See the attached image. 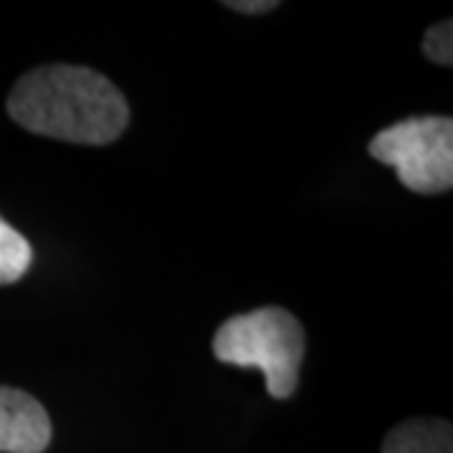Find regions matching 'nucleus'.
<instances>
[{
  "label": "nucleus",
  "instance_id": "nucleus-1",
  "mask_svg": "<svg viewBox=\"0 0 453 453\" xmlns=\"http://www.w3.org/2000/svg\"><path fill=\"white\" fill-rule=\"evenodd\" d=\"M8 113L23 129L71 144H111L129 124L124 94L83 65H43L26 73L8 96Z\"/></svg>",
  "mask_w": 453,
  "mask_h": 453
},
{
  "label": "nucleus",
  "instance_id": "nucleus-2",
  "mask_svg": "<svg viewBox=\"0 0 453 453\" xmlns=\"http://www.w3.org/2000/svg\"><path fill=\"white\" fill-rule=\"evenodd\" d=\"M214 356L219 363L265 372L267 393L290 398L305 356V333L288 310L259 308L229 318L214 335Z\"/></svg>",
  "mask_w": 453,
  "mask_h": 453
},
{
  "label": "nucleus",
  "instance_id": "nucleus-3",
  "mask_svg": "<svg viewBox=\"0 0 453 453\" xmlns=\"http://www.w3.org/2000/svg\"><path fill=\"white\" fill-rule=\"evenodd\" d=\"M372 159L393 166L416 195H441L453 187V121L413 116L378 131L368 146Z\"/></svg>",
  "mask_w": 453,
  "mask_h": 453
},
{
  "label": "nucleus",
  "instance_id": "nucleus-4",
  "mask_svg": "<svg viewBox=\"0 0 453 453\" xmlns=\"http://www.w3.org/2000/svg\"><path fill=\"white\" fill-rule=\"evenodd\" d=\"M53 426L31 393L0 386V453H43Z\"/></svg>",
  "mask_w": 453,
  "mask_h": 453
},
{
  "label": "nucleus",
  "instance_id": "nucleus-5",
  "mask_svg": "<svg viewBox=\"0 0 453 453\" xmlns=\"http://www.w3.org/2000/svg\"><path fill=\"white\" fill-rule=\"evenodd\" d=\"M383 453H453L451 423L438 418L401 423L383 441Z\"/></svg>",
  "mask_w": 453,
  "mask_h": 453
},
{
  "label": "nucleus",
  "instance_id": "nucleus-6",
  "mask_svg": "<svg viewBox=\"0 0 453 453\" xmlns=\"http://www.w3.org/2000/svg\"><path fill=\"white\" fill-rule=\"evenodd\" d=\"M33 262L31 242L0 217V285H11L28 273Z\"/></svg>",
  "mask_w": 453,
  "mask_h": 453
},
{
  "label": "nucleus",
  "instance_id": "nucleus-7",
  "mask_svg": "<svg viewBox=\"0 0 453 453\" xmlns=\"http://www.w3.org/2000/svg\"><path fill=\"white\" fill-rule=\"evenodd\" d=\"M423 53L438 65L453 64V23L443 20L434 28H428L423 38Z\"/></svg>",
  "mask_w": 453,
  "mask_h": 453
},
{
  "label": "nucleus",
  "instance_id": "nucleus-8",
  "mask_svg": "<svg viewBox=\"0 0 453 453\" xmlns=\"http://www.w3.org/2000/svg\"><path fill=\"white\" fill-rule=\"evenodd\" d=\"M226 8L240 11V13H250V16H259V13H270L275 11L277 0H226Z\"/></svg>",
  "mask_w": 453,
  "mask_h": 453
}]
</instances>
